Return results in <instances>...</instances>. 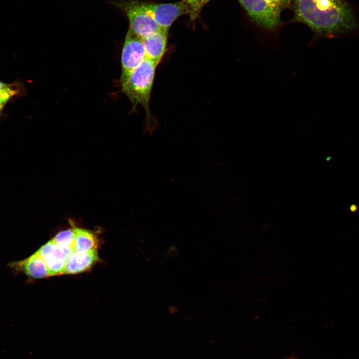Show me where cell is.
<instances>
[{
  "instance_id": "obj_14",
  "label": "cell",
  "mask_w": 359,
  "mask_h": 359,
  "mask_svg": "<svg viewBox=\"0 0 359 359\" xmlns=\"http://www.w3.org/2000/svg\"><path fill=\"white\" fill-rule=\"evenodd\" d=\"M210 0H182L184 5L187 14L192 20H195L198 17L202 7Z\"/></svg>"
},
{
  "instance_id": "obj_6",
  "label": "cell",
  "mask_w": 359,
  "mask_h": 359,
  "mask_svg": "<svg viewBox=\"0 0 359 359\" xmlns=\"http://www.w3.org/2000/svg\"><path fill=\"white\" fill-rule=\"evenodd\" d=\"M249 16L259 26L269 31L280 24V14L265 0H238Z\"/></svg>"
},
{
  "instance_id": "obj_11",
  "label": "cell",
  "mask_w": 359,
  "mask_h": 359,
  "mask_svg": "<svg viewBox=\"0 0 359 359\" xmlns=\"http://www.w3.org/2000/svg\"><path fill=\"white\" fill-rule=\"evenodd\" d=\"M74 228L75 233L74 251L85 253L96 249L97 240L93 232L84 229Z\"/></svg>"
},
{
  "instance_id": "obj_2",
  "label": "cell",
  "mask_w": 359,
  "mask_h": 359,
  "mask_svg": "<svg viewBox=\"0 0 359 359\" xmlns=\"http://www.w3.org/2000/svg\"><path fill=\"white\" fill-rule=\"evenodd\" d=\"M157 66L155 62L146 58L129 74L121 78L122 91L133 107L140 104L144 108L149 132L154 129L151 124L152 118L149 105Z\"/></svg>"
},
{
  "instance_id": "obj_8",
  "label": "cell",
  "mask_w": 359,
  "mask_h": 359,
  "mask_svg": "<svg viewBox=\"0 0 359 359\" xmlns=\"http://www.w3.org/2000/svg\"><path fill=\"white\" fill-rule=\"evenodd\" d=\"M15 272H22L31 279H41L48 277L46 267L37 251L29 257L8 264Z\"/></svg>"
},
{
  "instance_id": "obj_4",
  "label": "cell",
  "mask_w": 359,
  "mask_h": 359,
  "mask_svg": "<svg viewBox=\"0 0 359 359\" xmlns=\"http://www.w3.org/2000/svg\"><path fill=\"white\" fill-rule=\"evenodd\" d=\"M146 58L143 39L129 27L121 53V77L129 74Z\"/></svg>"
},
{
  "instance_id": "obj_12",
  "label": "cell",
  "mask_w": 359,
  "mask_h": 359,
  "mask_svg": "<svg viewBox=\"0 0 359 359\" xmlns=\"http://www.w3.org/2000/svg\"><path fill=\"white\" fill-rule=\"evenodd\" d=\"M20 92L19 84H7L0 81V113L8 101Z\"/></svg>"
},
{
  "instance_id": "obj_15",
  "label": "cell",
  "mask_w": 359,
  "mask_h": 359,
  "mask_svg": "<svg viewBox=\"0 0 359 359\" xmlns=\"http://www.w3.org/2000/svg\"><path fill=\"white\" fill-rule=\"evenodd\" d=\"M270 6L279 14L289 3L290 0H265Z\"/></svg>"
},
{
  "instance_id": "obj_10",
  "label": "cell",
  "mask_w": 359,
  "mask_h": 359,
  "mask_svg": "<svg viewBox=\"0 0 359 359\" xmlns=\"http://www.w3.org/2000/svg\"><path fill=\"white\" fill-rule=\"evenodd\" d=\"M99 260L96 249L85 253L73 251L68 256L64 274H74L91 268Z\"/></svg>"
},
{
  "instance_id": "obj_16",
  "label": "cell",
  "mask_w": 359,
  "mask_h": 359,
  "mask_svg": "<svg viewBox=\"0 0 359 359\" xmlns=\"http://www.w3.org/2000/svg\"><path fill=\"white\" fill-rule=\"evenodd\" d=\"M358 207L356 205L353 204L350 207V210L352 212H356L358 210Z\"/></svg>"
},
{
  "instance_id": "obj_9",
  "label": "cell",
  "mask_w": 359,
  "mask_h": 359,
  "mask_svg": "<svg viewBox=\"0 0 359 359\" xmlns=\"http://www.w3.org/2000/svg\"><path fill=\"white\" fill-rule=\"evenodd\" d=\"M168 30L162 28L153 35L143 39L146 58L157 65L162 61L167 50Z\"/></svg>"
},
{
  "instance_id": "obj_3",
  "label": "cell",
  "mask_w": 359,
  "mask_h": 359,
  "mask_svg": "<svg viewBox=\"0 0 359 359\" xmlns=\"http://www.w3.org/2000/svg\"><path fill=\"white\" fill-rule=\"evenodd\" d=\"M111 4L125 12L130 22L129 27L142 39L153 35L163 28L143 10L139 0L114 1L111 2Z\"/></svg>"
},
{
  "instance_id": "obj_7",
  "label": "cell",
  "mask_w": 359,
  "mask_h": 359,
  "mask_svg": "<svg viewBox=\"0 0 359 359\" xmlns=\"http://www.w3.org/2000/svg\"><path fill=\"white\" fill-rule=\"evenodd\" d=\"M43 260L49 276L64 274L68 256L73 250L64 249L52 239L36 251Z\"/></svg>"
},
{
  "instance_id": "obj_13",
  "label": "cell",
  "mask_w": 359,
  "mask_h": 359,
  "mask_svg": "<svg viewBox=\"0 0 359 359\" xmlns=\"http://www.w3.org/2000/svg\"><path fill=\"white\" fill-rule=\"evenodd\" d=\"M75 237V230L73 228L58 232L52 240L60 247L74 251Z\"/></svg>"
},
{
  "instance_id": "obj_5",
  "label": "cell",
  "mask_w": 359,
  "mask_h": 359,
  "mask_svg": "<svg viewBox=\"0 0 359 359\" xmlns=\"http://www.w3.org/2000/svg\"><path fill=\"white\" fill-rule=\"evenodd\" d=\"M143 10L163 28L168 29L178 17L187 14L181 1L176 3H154L139 1Z\"/></svg>"
},
{
  "instance_id": "obj_1",
  "label": "cell",
  "mask_w": 359,
  "mask_h": 359,
  "mask_svg": "<svg viewBox=\"0 0 359 359\" xmlns=\"http://www.w3.org/2000/svg\"><path fill=\"white\" fill-rule=\"evenodd\" d=\"M295 17L307 24L317 39L343 37L359 27L344 0H294Z\"/></svg>"
}]
</instances>
